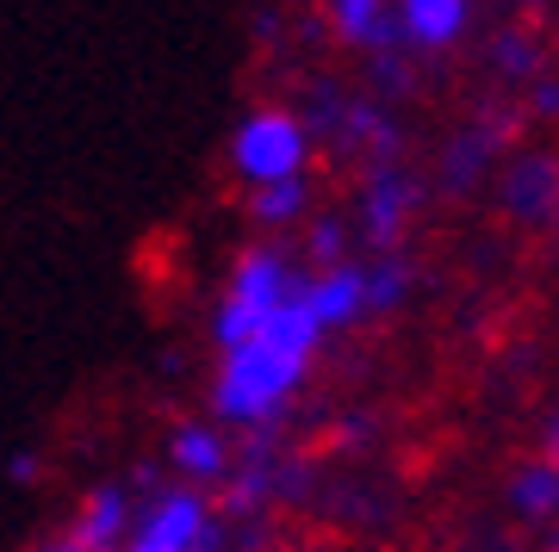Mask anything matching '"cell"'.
<instances>
[{
    "label": "cell",
    "mask_w": 559,
    "mask_h": 552,
    "mask_svg": "<svg viewBox=\"0 0 559 552\" xmlns=\"http://www.w3.org/2000/svg\"><path fill=\"white\" fill-rule=\"evenodd\" d=\"M318 348H323V329L299 311V298H293V304L267 316L242 348L224 355L218 379H212V410L242 434L280 422V410L293 404V392L311 379Z\"/></svg>",
    "instance_id": "6da1fadb"
},
{
    "label": "cell",
    "mask_w": 559,
    "mask_h": 552,
    "mask_svg": "<svg viewBox=\"0 0 559 552\" xmlns=\"http://www.w3.org/2000/svg\"><path fill=\"white\" fill-rule=\"evenodd\" d=\"M293 298H299V274H293V255H286L280 242L242 249V255L230 261V286H224L218 311H212V341L230 355V348H242L274 311H286Z\"/></svg>",
    "instance_id": "7a4b0ae2"
},
{
    "label": "cell",
    "mask_w": 559,
    "mask_h": 552,
    "mask_svg": "<svg viewBox=\"0 0 559 552\" xmlns=\"http://www.w3.org/2000/svg\"><path fill=\"white\" fill-rule=\"evenodd\" d=\"M305 161H311V131L299 124L293 106H255L230 131V168H237V180H249V193L274 187V180H299Z\"/></svg>",
    "instance_id": "3957f363"
},
{
    "label": "cell",
    "mask_w": 559,
    "mask_h": 552,
    "mask_svg": "<svg viewBox=\"0 0 559 552\" xmlns=\"http://www.w3.org/2000/svg\"><path fill=\"white\" fill-rule=\"evenodd\" d=\"M212 521H218V515H212L205 491L175 484V491H156L138 515H131L124 552H193V547H200V533L212 528Z\"/></svg>",
    "instance_id": "277c9868"
},
{
    "label": "cell",
    "mask_w": 559,
    "mask_h": 552,
    "mask_svg": "<svg viewBox=\"0 0 559 552\" xmlns=\"http://www.w3.org/2000/svg\"><path fill=\"white\" fill-rule=\"evenodd\" d=\"M417 205H423V187L411 168H367L360 175V237L373 242L380 255H392L399 237L411 230Z\"/></svg>",
    "instance_id": "5b68a950"
},
{
    "label": "cell",
    "mask_w": 559,
    "mask_h": 552,
    "mask_svg": "<svg viewBox=\"0 0 559 552\" xmlns=\"http://www.w3.org/2000/svg\"><path fill=\"white\" fill-rule=\"evenodd\" d=\"M498 205L510 224H547L559 205V156L547 149H516V156L498 168Z\"/></svg>",
    "instance_id": "8992f818"
},
{
    "label": "cell",
    "mask_w": 559,
    "mask_h": 552,
    "mask_svg": "<svg viewBox=\"0 0 559 552\" xmlns=\"http://www.w3.org/2000/svg\"><path fill=\"white\" fill-rule=\"evenodd\" d=\"M168 466L180 472L187 491H205V484H224V472L237 466L230 459V441H224L218 422H180L168 434Z\"/></svg>",
    "instance_id": "52a82bcc"
},
{
    "label": "cell",
    "mask_w": 559,
    "mask_h": 552,
    "mask_svg": "<svg viewBox=\"0 0 559 552\" xmlns=\"http://www.w3.org/2000/svg\"><path fill=\"white\" fill-rule=\"evenodd\" d=\"M330 32L336 44L360 50V57H399V7H385V0H336L330 7Z\"/></svg>",
    "instance_id": "ba28073f"
},
{
    "label": "cell",
    "mask_w": 559,
    "mask_h": 552,
    "mask_svg": "<svg viewBox=\"0 0 559 552\" xmlns=\"http://www.w3.org/2000/svg\"><path fill=\"white\" fill-rule=\"evenodd\" d=\"M299 311L318 323L323 336L360 323V261H342V267H323V274L299 279Z\"/></svg>",
    "instance_id": "9c48e42d"
},
{
    "label": "cell",
    "mask_w": 559,
    "mask_h": 552,
    "mask_svg": "<svg viewBox=\"0 0 559 552\" xmlns=\"http://www.w3.org/2000/svg\"><path fill=\"white\" fill-rule=\"evenodd\" d=\"M131 515H138V503H131V491H124V484H94V491L81 496V515H75V533H69V540H75L81 552L124 547Z\"/></svg>",
    "instance_id": "30bf717a"
},
{
    "label": "cell",
    "mask_w": 559,
    "mask_h": 552,
    "mask_svg": "<svg viewBox=\"0 0 559 552\" xmlns=\"http://www.w3.org/2000/svg\"><path fill=\"white\" fill-rule=\"evenodd\" d=\"M466 20H473L466 0H404L399 7V32L417 50H448V44H460Z\"/></svg>",
    "instance_id": "8fae6325"
},
{
    "label": "cell",
    "mask_w": 559,
    "mask_h": 552,
    "mask_svg": "<svg viewBox=\"0 0 559 552\" xmlns=\"http://www.w3.org/2000/svg\"><path fill=\"white\" fill-rule=\"evenodd\" d=\"M503 503H510V515L528 521V528H554L559 521V472L554 466H540V459L516 466L510 484H503Z\"/></svg>",
    "instance_id": "7c38bea8"
},
{
    "label": "cell",
    "mask_w": 559,
    "mask_h": 552,
    "mask_svg": "<svg viewBox=\"0 0 559 552\" xmlns=\"http://www.w3.org/2000/svg\"><path fill=\"white\" fill-rule=\"evenodd\" d=\"M485 57H491V69H498L503 81L547 75V38H540L535 25H498L491 44H485Z\"/></svg>",
    "instance_id": "4fadbf2b"
},
{
    "label": "cell",
    "mask_w": 559,
    "mask_h": 552,
    "mask_svg": "<svg viewBox=\"0 0 559 552\" xmlns=\"http://www.w3.org/2000/svg\"><path fill=\"white\" fill-rule=\"evenodd\" d=\"M485 168H498V143L485 137L479 124L454 131L448 149H441V187H448V193H473L485 180Z\"/></svg>",
    "instance_id": "5bb4252c"
},
{
    "label": "cell",
    "mask_w": 559,
    "mask_h": 552,
    "mask_svg": "<svg viewBox=\"0 0 559 552\" xmlns=\"http://www.w3.org/2000/svg\"><path fill=\"white\" fill-rule=\"evenodd\" d=\"M411 298V261L404 255H373L360 261V316H385Z\"/></svg>",
    "instance_id": "9a60e30c"
},
{
    "label": "cell",
    "mask_w": 559,
    "mask_h": 552,
    "mask_svg": "<svg viewBox=\"0 0 559 552\" xmlns=\"http://www.w3.org/2000/svg\"><path fill=\"white\" fill-rule=\"evenodd\" d=\"M311 212V180H274V187H255L249 193V217H255L261 230H286V224H299Z\"/></svg>",
    "instance_id": "2e32d148"
},
{
    "label": "cell",
    "mask_w": 559,
    "mask_h": 552,
    "mask_svg": "<svg viewBox=\"0 0 559 552\" xmlns=\"http://www.w3.org/2000/svg\"><path fill=\"white\" fill-rule=\"evenodd\" d=\"M305 255L318 261V274L348 261V230H342V217H311V230H305Z\"/></svg>",
    "instance_id": "e0dca14e"
},
{
    "label": "cell",
    "mask_w": 559,
    "mask_h": 552,
    "mask_svg": "<svg viewBox=\"0 0 559 552\" xmlns=\"http://www.w3.org/2000/svg\"><path fill=\"white\" fill-rule=\"evenodd\" d=\"M528 119H559V69L528 81V106H522Z\"/></svg>",
    "instance_id": "ac0fdd59"
},
{
    "label": "cell",
    "mask_w": 559,
    "mask_h": 552,
    "mask_svg": "<svg viewBox=\"0 0 559 552\" xmlns=\"http://www.w3.org/2000/svg\"><path fill=\"white\" fill-rule=\"evenodd\" d=\"M373 87H380V94H411L417 75H411V62L404 57H373Z\"/></svg>",
    "instance_id": "d6986e66"
},
{
    "label": "cell",
    "mask_w": 559,
    "mask_h": 552,
    "mask_svg": "<svg viewBox=\"0 0 559 552\" xmlns=\"http://www.w3.org/2000/svg\"><path fill=\"white\" fill-rule=\"evenodd\" d=\"M367 434H373V422H367V416H355V422H336V447H367Z\"/></svg>",
    "instance_id": "ffe728a7"
},
{
    "label": "cell",
    "mask_w": 559,
    "mask_h": 552,
    "mask_svg": "<svg viewBox=\"0 0 559 552\" xmlns=\"http://www.w3.org/2000/svg\"><path fill=\"white\" fill-rule=\"evenodd\" d=\"M540 466L559 472V416H547V429H540Z\"/></svg>",
    "instance_id": "44dd1931"
},
{
    "label": "cell",
    "mask_w": 559,
    "mask_h": 552,
    "mask_svg": "<svg viewBox=\"0 0 559 552\" xmlns=\"http://www.w3.org/2000/svg\"><path fill=\"white\" fill-rule=\"evenodd\" d=\"M13 478H20V484H32V478H38V454H13Z\"/></svg>",
    "instance_id": "7402d4cb"
},
{
    "label": "cell",
    "mask_w": 559,
    "mask_h": 552,
    "mask_svg": "<svg viewBox=\"0 0 559 552\" xmlns=\"http://www.w3.org/2000/svg\"><path fill=\"white\" fill-rule=\"evenodd\" d=\"M32 552H81V547H75V540H69V533H50V540H38V547H32Z\"/></svg>",
    "instance_id": "603a6c76"
},
{
    "label": "cell",
    "mask_w": 559,
    "mask_h": 552,
    "mask_svg": "<svg viewBox=\"0 0 559 552\" xmlns=\"http://www.w3.org/2000/svg\"><path fill=\"white\" fill-rule=\"evenodd\" d=\"M547 552H559V521H554V528H547Z\"/></svg>",
    "instance_id": "cb8c5ba5"
},
{
    "label": "cell",
    "mask_w": 559,
    "mask_h": 552,
    "mask_svg": "<svg viewBox=\"0 0 559 552\" xmlns=\"http://www.w3.org/2000/svg\"><path fill=\"white\" fill-rule=\"evenodd\" d=\"M547 230H554V237H559V205H554V217H547Z\"/></svg>",
    "instance_id": "d4e9b609"
}]
</instances>
